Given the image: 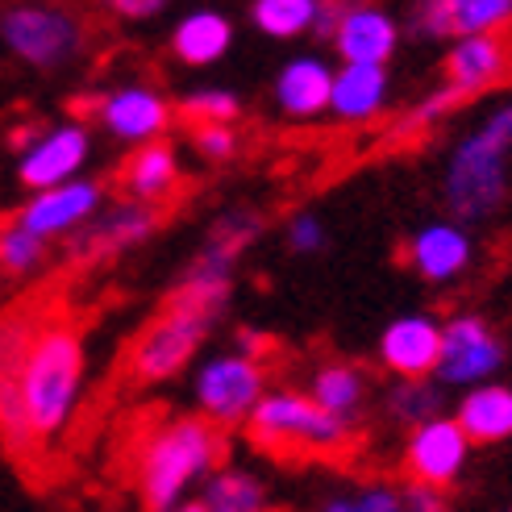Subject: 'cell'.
<instances>
[{
	"mask_svg": "<svg viewBox=\"0 0 512 512\" xmlns=\"http://www.w3.org/2000/svg\"><path fill=\"white\" fill-rule=\"evenodd\" d=\"M196 500L209 512H267V483L242 467H217Z\"/></svg>",
	"mask_w": 512,
	"mask_h": 512,
	"instance_id": "cell-27",
	"label": "cell"
},
{
	"mask_svg": "<svg viewBox=\"0 0 512 512\" xmlns=\"http://www.w3.org/2000/svg\"><path fill=\"white\" fill-rule=\"evenodd\" d=\"M454 421L458 429L467 433L471 446H500L512 438V388L508 383H475L458 396L454 408Z\"/></svg>",
	"mask_w": 512,
	"mask_h": 512,
	"instance_id": "cell-22",
	"label": "cell"
},
{
	"mask_svg": "<svg viewBox=\"0 0 512 512\" xmlns=\"http://www.w3.org/2000/svg\"><path fill=\"white\" fill-rule=\"evenodd\" d=\"M504 512H512V508H504Z\"/></svg>",
	"mask_w": 512,
	"mask_h": 512,
	"instance_id": "cell-41",
	"label": "cell"
},
{
	"mask_svg": "<svg viewBox=\"0 0 512 512\" xmlns=\"http://www.w3.org/2000/svg\"><path fill=\"white\" fill-rule=\"evenodd\" d=\"M504 121H508V155H512V100L504 105Z\"/></svg>",
	"mask_w": 512,
	"mask_h": 512,
	"instance_id": "cell-39",
	"label": "cell"
},
{
	"mask_svg": "<svg viewBox=\"0 0 512 512\" xmlns=\"http://www.w3.org/2000/svg\"><path fill=\"white\" fill-rule=\"evenodd\" d=\"M225 454L221 429L204 417H171L155 433H146L138 450V496L146 512H167L188 500L192 483H204Z\"/></svg>",
	"mask_w": 512,
	"mask_h": 512,
	"instance_id": "cell-3",
	"label": "cell"
},
{
	"mask_svg": "<svg viewBox=\"0 0 512 512\" xmlns=\"http://www.w3.org/2000/svg\"><path fill=\"white\" fill-rule=\"evenodd\" d=\"M471 458V442L467 433L458 429L454 417H433L417 429H408L404 442V475L413 483H425V488H442L450 492L467 471Z\"/></svg>",
	"mask_w": 512,
	"mask_h": 512,
	"instance_id": "cell-13",
	"label": "cell"
},
{
	"mask_svg": "<svg viewBox=\"0 0 512 512\" xmlns=\"http://www.w3.org/2000/svg\"><path fill=\"white\" fill-rule=\"evenodd\" d=\"M383 417L400 429L446 417V388L438 379H392V388L383 392Z\"/></svg>",
	"mask_w": 512,
	"mask_h": 512,
	"instance_id": "cell-26",
	"label": "cell"
},
{
	"mask_svg": "<svg viewBox=\"0 0 512 512\" xmlns=\"http://www.w3.org/2000/svg\"><path fill=\"white\" fill-rule=\"evenodd\" d=\"M317 512H400V483H363L325 496Z\"/></svg>",
	"mask_w": 512,
	"mask_h": 512,
	"instance_id": "cell-32",
	"label": "cell"
},
{
	"mask_svg": "<svg viewBox=\"0 0 512 512\" xmlns=\"http://www.w3.org/2000/svg\"><path fill=\"white\" fill-rule=\"evenodd\" d=\"M100 209H105V184L88 179V175H75L67 184L30 192V200H25L13 217L30 229V234L59 242V238H71L75 229H84Z\"/></svg>",
	"mask_w": 512,
	"mask_h": 512,
	"instance_id": "cell-11",
	"label": "cell"
},
{
	"mask_svg": "<svg viewBox=\"0 0 512 512\" xmlns=\"http://www.w3.org/2000/svg\"><path fill=\"white\" fill-rule=\"evenodd\" d=\"M159 225H163V209H155V204L113 200L109 209H100L84 229H75L67 238V263L75 267L113 263L121 254L146 246L159 234Z\"/></svg>",
	"mask_w": 512,
	"mask_h": 512,
	"instance_id": "cell-8",
	"label": "cell"
},
{
	"mask_svg": "<svg viewBox=\"0 0 512 512\" xmlns=\"http://www.w3.org/2000/svg\"><path fill=\"white\" fill-rule=\"evenodd\" d=\"M504 363H508V346L488 317L454 313L442 321V358H438V371H433L442 388L467 392L475 383H488Z\"/></svg>",
	"mask_w": 512,
	"mask_h": 512,
	"instance_id": "cell-9",
	"label": "cell"
},
{
	"mask_svg": "<svg viewBox=\"0 0 512 512\" xmlns=\"http://www.w3.org/2000/svg\"><path fill=\"white\" fill-rule=\"evenodd\" d=\"M313 17L317 5L313 0H250V21L254 30L275 38V42H288L313 30Z\"/></svg>",
	"mask_w": 512,
	"mask_h": 512,
	"instance_id": "cell-29",
	"label": "cell"
},
{
	"mask_svg": "<svg viewBox=\"0 0 512 512\" xmlns=\"http://www.w3.org/2000/svg\"><path fill=\"white\" fill-rule=\"evenodd\" d=\"M88 159H92V130L84 121H59L38 130V138L17 155V179L30 192H42L84 175Z\"/></svg>",
	"mask_w": 512,
	"mask_h": 512,
	"instance_id": "cell-12",
	"label": "cell"
},
{
	"mask_svg": "<svg viewBox=\"0 0 512 512\" xmlns=\"http://www.w3.org/2000/svg\"><path fill=\"white\" fill-rule=\"evenodd\" d=\"M167 512H209V508H204L200 500H179L175 508H167Z\"/></svg>",
	"mask_w": 512,
	"mask_h": 512,
	"instance_id": "cell-38",
	"label": "cell"
},
{
	"mask_svg": "<svg viewBox=\"0 0 512 512\" xmlns=\"http://www.w3.org/2000/svg\"><path fill=\"white\" fill-rule=\"evenodd\" d=\"M471 100L458 92V88H450V84H438L433 92H425L413 109H408L396 125H392V142H408V138H417V134H429V130H438V125L446 121V117H454L458 109H467Z\"/></svg>",
	"mask_w": 512,
	"mask_h": 512,
	"instance_id": "cell-30",
	"label": "cell"
},
{
	"mask_svg": "<svg viewBox=\"0 0 512 512\" xmlns=\"http://www.w3.org/2000/svg\"><path fill=\"white\" fill-rule=\"evenodd\" d=\"M284 242H288L292 254H321V250L329 246V229H325V221H321L313 209H304V213H296V217L288 221Z\"/></svg>",
	"mask_w": 512,
	"mask_h": 512,
	"instance_id": "cell-35",
	"label": "cell"
},
{
	"mask_svg": "<svg viewBox=\"0 0 512 512\" xmlns=\"http://www.w3.org/2000/svg\"><path fill=\"white\" fill-rule=\"evenodd\" d=\"M329 88H334V67L317 55H296L275 75V105L292 121H313L329 113Z\"/></svg>",
	"mask_w": 512,
	"mask_h": 512,
	"instance_id": "cell-21",
	"label": "cell"
},
{
	"mask_svg": "<svg viewBox=\"0 0 512 512\" xmlns=\"http://www.w3.org/2000/svg\"><path fill=\"white\" fill-rule=\"evenodd\" d=\"M213 325H217V317L200 313V309L163 304V313L142 325V334L134 338L130 354H125V375L134 383H142V388L184 375Z\"/></svg>",
	"mask_w": 512,
	"mask_h": 512,
	"instance_id": "cell-6",
	"label": "cell"
},
{
	"mask_svg": "<svg viewBox=\"0 0 512 512\" xmlns=\"http://www.w3.org/2000/svg\"><path fill=\"white\" fill-rule=\"evenodd\" d=\"M175 113L192 125H234L242 117V100H238V92L209 84V88H192L175 105Z\"/></svg>",
	"mask_w": 512,
	"mask_h": 512,
	"instance_id": "cell-31",
	"label": "cell"
},
{
	"mask_svg": "<svg viewBox=\"0 0 512 512\" xmlns=\"http://www.w3.org/2000/svg\"><path fill=\"white\" fill-rule=\"evenodd\" d=\"M117 21H130V25H138V21H155L159 13H167V5L171 0H100Z\"/></svg>",
	"mask_w": 512,
	"mask_h": 512,
	"instance_id": "cell-37",
	"label": "cell"
},
{
	"mask_svg": "<svg viewBox=\"0 0 512 512\" xmlns=\"http://www.w3.org/2000/svg\"><path fill=\"white\" fill-rule=\"evenodd\" d=\"M442 358V321L429 313H404L383 325L379 334V367L396 379H433Z\"/></svg>",
	"mask_w": 512,
	"mask_h": 512,
	"instance_id": "cell-16",
	"label": "cell"
},
{
	"mask_svg": "<svg viewBox=\"0 0 512 512\" xmlns=\"http://www.w3.org/2000/svg\"><path fill=\"white\" fill-rule=\"evenodd\" d=\"M88 383V342L67 309L30 296L0 313V446L38 467L63 442Z\"/></svg>",
	"mask_w": 512,
	"mask_h": 512,
	"instance_id": "cell-1",
	"label": "cell"
},
{
	"mask_svg": "<svg viewBox=\"0 0 512 512\" xmlns=\"http://www.w3.org/2000/svg\"><path fill=\"white\" fill-rule=\"evenodd\" d=\"M192 150L209 163H229L242 150L234 125H192Z\"/></svg>",
	"mask_w": 512,
	"mask_h": 512,
	"instance_id": "cell-34",
	"label": "cell"
},
{
	"mask_svg": "<svg viewBox=\"0 0 512 512\" xmlns=\"http://www.w3.org/2000/svg\"><path fill=\"white\" fill-rule=\"evenodd\" d=\"M400 512H454V500L442 488H425V483L404 479L400 483Z\"/></svg>",
	"mask_w": 512,
	"mask_h": 512,
	"instance_id": "cell-36",
	"label": "cell"
},
{
	"mask_svg": "<svg viewBox=\"0 0 512 512\" xmlns=\"http://www.w3.org/2000/svg\"><path fill=\"white\" fill-rule=\"evenodd\" d=\"M508 121L504 105L488 109L475 130H467L450 146L446 171H442V204L446 217L458 225H479L492 221L508 196H512V175H508Z\"/></svg>",
	"mask_w": 512,
	"mask_h": 512,
	"instance_id": "cell-2",
	"label": "cell"
},
{
	"mask_svg": "<svg viewBox=\"0 0 512 512\" xmlns=\"http://www.w3.org/2000/svg\"><path fill=\"white\" fill-rule=\"evenodd\" d=\"M392 75L375 63H342L334 67V88H329V117L342 125H367L388 109Z\"/></svg>",
	"mask_w": 512,
	"mask_h": 512,
	"instance_id": "cell-20",
	"label": "cell"
},
{
	"mask_svg": "<svg viewBox=\"0 0 512 512\" xmlns=\"http://www.w3.org/2000/svg\"><path fill=\"white\" fill-rule=\"evenodd\" d=\"M512 25V0H417L408 34L417 42H458Z\"/></svg>",
	"mask_w": 512,
	"mask_h": 512,
	"instance_id": "cell-14",
	"label": "cell"
},
{
	"mask_svg": "<svg viewBox=\"0 0 512 512\" xmlns=\"http://www.w3.org/2000/svg\"><path fill=\"white\" fill-rule=\"evenodd\" d=\"M267 396V363L250 358L242 350H225L209 354L192 375V400H196V417L209 425L238 429L250 421L254 404Z\"/></svg>",
	"mask_w": 512,
	"mask_h": 512,
	"instance_id": "cell-7",
	"label": "cell"
},
{
	"mask_svg": "<svg viewBox=\"0 0 512 512\" xmlns=\"http://www.w3.org/2000/svg\"><path fill=\"white\" fill-rule=\"evenodd\" d=\"M238 259L229 246L221 242H209L188 259L184 275L175 279V288L167 292V304H179V309H200L209 317H221L229 296H234V271H238Z\"/></svg>",
	"mask_w": 512,
	"mask_h": 512,
	"instance_id": "cell-18",
	"label": "cell"
},
{
	"mask_svg": "<svg viewBox=\"0 0 512 512\" xmlns=\"http://www.w3.org/2000/svg\"><path fill=\"white\" fill-rule=\"evenodd\" d=\"M309 400L317 408H325L329 417H338L346 425H358V417L367 413V375H363V367L342 363V358L313 367Z\"/></svg>",
	"mask_w": 512,
	"mask_h": 512,
	"instance_id": "cell-25",
	"label": "cell"
},
{
	"mask_svg": "<svg viewBox=\"0 0 512 512\" xmlns=\"http://www.w3.org/2000/svg\"><path fill=\"white\" fill-rule=\"evenodd\" d=\"M92 117L113 142L146 146V142H163V134L171 130L175 105L150 84H117L92 100Z\"/></svg>",
	"mask_w": 512,
	"mask_h": 512,
	"instance_id": "cell-10",
	"label": "cell"
},
{
	"mask_svg": "<svg viewBox=\"0 0 512 512\" xmlns=\"http://www.w3.org/2000/svg\"><path fill=\"white\" fill-rule=\"evenodd\" d=\"M512 71V50L500 34H479V38H458L446 50V80L450 88H458L467 100L483 96L488 88L504 84Z\"/></svg>",
	"mask_w": 512,
	"mask_h": 512,
	"instance_id": "cell-19",
	"label": "cell"
},
{
	"mask_svg": "<svg viewBox=\"0 0 512 512\" xmlns=\"http://www.w3.org/2000/svg\"><path fill=\"white\" fill-rule=\"evenodd\" d=\"M471 259H475L471 229L450 221V217L417 225L404 242V263L413 267V275L421 284H433V288H446L454 279H463Z\"/></svg>",
	"mask_w": 512,
	"mask_h": 512,
	"instance_id": "cell-15",
	"label": "cell"
},
{
	"mask_svg": "<svg viewBox=\"0 0 512 512\" xmlns=\"http://www.w3.org/2000/svg\"><path fill=\"white\" fill-rule=\"evenodd\" d=\"M234 46V21L217 9H192L175 21L171 30V55L184 67H213Z\"/></svg>",
	"mask_w": 512,
	"mask_h": 512,
	"instance_id": "cell-24",
	"label": "cell"
},
{
	"mask_svg": "<svg viewBox=\"0 0 512 512\" xmlns=\"http://www.w3.org/2000/svg\"><path fill=\"white\" fill-rule=\"evenodd\" d=\"M263 234H267V217L259 209H225L209 225V242H221L234 254H246Z\"/></svg>",
	"mask_w": 512,
	"mask_h": 512,
	"instance_id": "cell-33",
	"label": "cell"
},
{
	"mask_svg": "<svg viewBox=\"0 0 512 512\" xmlns=\"http://www.w3.org/2000/svg\"><path fill=\"white\" fill-rule=\"evenodd\" d=\"M179 155L171 142H146V146H134V155L125 159L121 167V192L125 200H138V204H167L179 188Z\"/></svg>",
	"mask_w": 512,
	"mask_h": 512,
	"instance_id": "cell-23",
	"label": "cell"
},
{
	"mask_svg": "<svg viewBox=\"0 0 512 512\" xmlns=\"http://www.w3.org/2000/svg\"><path fill=\"white\" fill-rule=\"evenodd\" d=\"M50 259V242L30 234L17 217L0 221V275L5 279H30L46 267Z\"/></svg>",
	"mask_w": 512,
	"mask_h": 512,
	"instance_id": "cell-28",
	"label": "cell"
},
{
	"mask_svg": "<svg viewBox=\"0 0 512 512\" xmlns=\"http://www.w3.org/2000/svg\"><path fill=\"white\" fill-rule=\"evenodd\" d=\"M0 50L21 67L55 75L84 59L88 21L59 0H9L0 5Z\"/></svg>",
	"mask_w": 512,
	"mask_h": 512,
	"instance_id": "cell-4",
	"label": "cell"
},
{
	"mask_svg": "<svg viewBox=\"0 0 512 512\" xmlns=\"http://www.w3.org/2000/svg\"><path fill=\"white\" fill-rule=\"evenodd\" d=\"M313 5L317 9H329V5H342V0H313Z\"/></svg>",
	"mask_w": 512,
	"mask_h": 512,
	"instance_id": "cell-40",
	"label": "cell"
},
{
	"mask_svg": "<svg viewBox=\"0 0 512 512\" xmlns=\"http://www.w3.org/2000/svg\"><path fill=\"white\" fill-rule=\"evenodd\" d=\"M329 46L338 50L342 63L388 67V59L396 55V46H400V21L383 5H375V0H346Z\"/></svg>",
	"mask_w": 512,
	"mask_h": 512,
	"instance_id": "cell-17",
	"label": "cell"
},
{
	"mask_svg": "<svg viewBox=\"0 0 512 512\" xmlns=\"http://www.w3.org/2000/svg\"><path fill=\"white\" fill-rule=\"evenodd\" d=\"M254 446L296 458H338L354 446V425L329 417L300 388H267L246 421Z\"/></svg>",
	"mask_w": 512,
	"mask_h": 512,
	"instance_id": "cell-5",
	"label": "cell"
}]
</instances>
